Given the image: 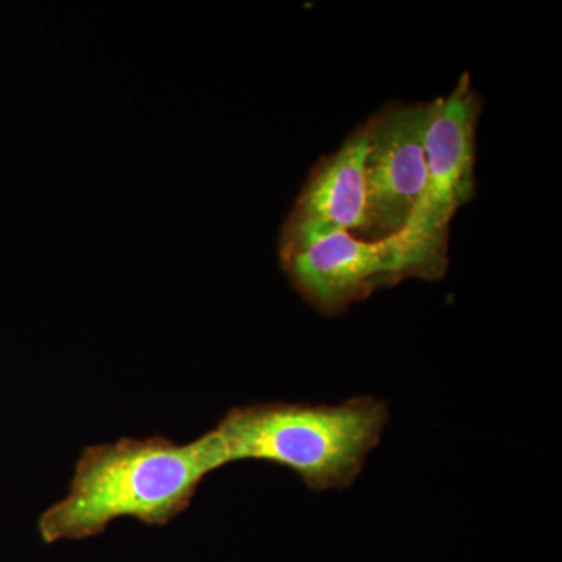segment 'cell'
Returning <instances> with one entry per match:
<instances>
[{
	"label": "cell",
	"instance_id": "5",
	"mask_svg": "<svg viewBox=\"0 0 562 562\" xmlns=\"http://www.w3.org/2000/svg\"><path fill=\"white\" fill-rule=\"evenodd\" d=\"M431 102L394 103L369 117L364 155V231L382 241L412 222L427 184L425 135Z\"/></svg>",
	"mask_w": 562,
	"mask_h": 562
},
{
	"label": "cell",
	"instance_id": "3",
	"mask_svg": "<svg viewBox=\"0 0 562 562\" xmlns=\"http://www.w3.org/2000/svg\"><path fill=\"white\" fill-rule=\"evenodd\" d=\"M280 262L303 301L328 317L347 312L380 288L406 279L435 281L447 271V261L417 250L402 236L366 241L347 232Z\"/></svg>",
	"mask_w": 562,
	"mask_h": 562
},
{
	"label": "cell",
	"instance_id": "1",
	"mask_svg": "<svg viewBox=\"0 0 562 562\" xmlns=\"http://www.w3.org/2000/svg\"><path fill=\"white\" fill-rule=\"evenodd\" d=\"M224 465L213 430L188 443L150 436L87 447L68 495L41 514V539L81 541L124 517L150 527L168 525L190 508L203 480Z\"/></svg>",
	"mask_w": 562,
	"mask_h": 562
},
{
	"label": "cell",
	"instance_id": "2",
	"mask_svg": "<svg viewBox=\"0 0 562 562\" xmlns=\"http://www.w3.org/2000/svg\"><path fill=\"white\" fill-rule=\"evenodd\" d=\"M390 409L380 398L338 405L254 403L225 414L213 431L227 464L265 461L297 473L314 491L346 490L382 441Z\"/></svg>",
	"mask_w": 562,
	"mask_h": 562
},
{
	"label": "cell",
	"instance_id": "6",
	"mask_svg": "<svg viewBox=\"0 0 562 562\" xmlns=\"http://www.w3.org/2000/svg\"><path fill=\"white\" fill-rule=\"evenodd\" d=\"M368 121L335 154L322 158L281 227L280 260L338 233L364 231V155Z\"/></svg>",
	"mask_w": 562,
	"mask_h": 562
},
{
	"label": "cell",
	"instance_id": "4",
	"mask_svg": "<svg viewBox=\"0 0 562 562\" xmlns=\"http://www.w3.org/2000/svg\"><path fill=\"white\" fill-rule=\"evenodd\" d=\"M483 101L471 76L462 74L447 98L431 102L425 135L427 184L403 239L417 250L447 261L449 224L475 194L476 127Z\"/></svg>",
	"mask_w": 562,
	"mask_h": 562
}]
</instances>
